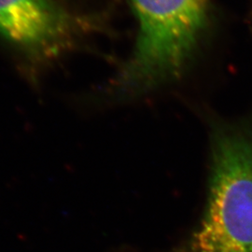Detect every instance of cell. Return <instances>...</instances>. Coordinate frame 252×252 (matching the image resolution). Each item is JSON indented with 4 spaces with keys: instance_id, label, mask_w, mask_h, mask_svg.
<instances>
[{
    "instance_id": "1",
    "label": "cell",
    "mask_w": 252,
    "mask_h": 252,
    "mask_svg": "<svg viewBox=\"0 0 252 252\" xmlns=\"http://www.w3.org/2000/svg\"><path fill=\"white\" fill-rule=\"evenodd\" d=\"M138 31L129 61L110 86L115 97L140 95L174 80L197 45L207 0H132Z\"/></svg>"
},
{
    "instance_id": "2",
    "label": "cell",
    "mask_w": 252,
    "mask_h": 252,
    "mask_svg": "<svg viewBox=\"0 0 252 252\" xmlns=\"http://www.w3.org/2000/svg\"><path fill=\"white\" fill-rule=\"evenodd\" d=\"M180 252H252V131L218 125L207 207Z\"/></svg>"
},
{
    "instance_id": "3",
    "label": "cell",
    "mask_w": 252,
    "mask_h": 252,
    "mask_svg": "<svg viewBox=\"0 0 252 252\" xmlns=\"http://www.w3.org/2000/svg\"><path fill=\"white\" fill-rule=\"evenodd\" d=\"M72 29V19L52 0H0V35L28 53H54Z\"/></svg>"
}]
</instances>
